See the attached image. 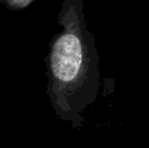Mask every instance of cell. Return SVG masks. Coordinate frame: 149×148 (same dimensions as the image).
Instances as JSON below:
<instances>
[{"instance_id":"obj_2","label":"cell","mask_w":149,"mask_h":148,"mask_svg":"<svg viewBox=\"0 0 149 148\" xmlns=\"http://www.w3.org/2000/svg\"><path fill=\"white\" fill-rule=\"evenodd\" d=\"M35 0H7L2 3L9 10H22L26 8Z\"/></svg>"},{"instance_id":"obj_1","label":"cell","mask_w":149,"mask_h":148,"mask_svg":"<svg viewBox=\"0 0 149 148\" xmlns=\"http://www.w3.org/2000/svg\"><path fill=\"white\" fill-rule=\"evenodd\" d=\"M57 20L62 31L50 40L44 58L46 93L57 118L80 129L83 113L100 91V54L85 20L84 0H63Z\"/></svg>"}]
</instances>
